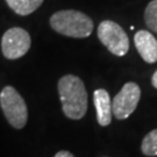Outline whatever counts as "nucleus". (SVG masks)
<instances>
[{
    "mask_svg": "<svg viewBox=\"0 0 157 157\" xmlns=\"http://www.w3.org/2000/svg\"><path fill=\"white\" fill-rule=\"evenodd\" d=\"M57 87L64 114L72 120L83 118L87 109V92L83 80L77 76L67 75L59 79Z\"/></svg>",
    "mask_w": 157,
    "mask_h": 157,
    "instance_id": "obj_1",
    "label": "nucleus"
},
{
    "mask_svg": "<svg viewBox=\"0 0 157 157\" xmlns=\"http://www.w3.org/2000/svg\"><path fill=\"white\" fill-rule=\"evenodd\" d=\"M50 26L57 33L75 39L89 37L94 27L86 14L73 10L56 12L50 17Z\"/></svg>",
    "mask_w": 157,
    "mask_h": 157,
    "instance_id": "obj_2",
    "label": "nucleus"
},
{
    "mask_svg": "<svg viewBox=\"0 0 157 157\" xmlns=\"http://www.w3.org/2000/svg\"><path fill=\"white\" fill-rule=\"evenodd\" d=\"M0 106L7 121L17 129L23 128L28 120L27 105L14 87L6 86L0 93Z\"/></svg>",
    "mask_w": 157,
    "mask_h": 157,
    "instance_id": "obj_3",
    "label": "nucleus"
},
{
    "mask_svg": "<svg viewBox=\"0 0 157 157\" xmlns=\"http://www.w3.org/2000/svg\"><path fill=\"white\" fill-rule=\"evenodd\" d=\"M98 37L113 55L124 56L129 50L127 34L117 22L105 20L98 27Z\"/></svg>",
    "mask_w": 157,
    "mask_h": 157,
    "instance_id": "obj_4",
    "label": "nucleus"
},
{
    "mask_svg": "<svg viewBox=\"0 0 157 157\" xmlns=\"http://www.w3.org/2000/svg\"><path fill=\"white\" fill-rule=\"evenodd\" d=\"M140 98V86L133 82L126 83L112 100L113 115L119 120L127 119L136 109Z\"/></svg>",
    "mask_w": 157,
    "mask_h": 157,
    "instance_id": "obj_5",
    "label": "nucleus"
},
{
    "mask_svg": "<svg viewBox=\"0 0 157 157\" xmlns=\"http://www.w3.org/2000/svg\"><path fill=\"white\" fill-rule=\"evenodd\" d=\"M30 44V35L25 29L14 27L4 34L1 39V51L6 58L17 59L28 52Z\"/></svg>",
    "mask_w": 157,
    "mask_h": 157,
    "instance_id": "obj_6",
    "label": "nucleus"
},
{
    "mask_svg": "<svg viewBox=\"0 0 157 157\" xmlns=\"http://www.w3.org/2000/svg\"><path fill=\"white\" fill-rule=\"evenodd\" d=\"M134 43L143 61L147 63L157 62V40L148 30H139L134 36Z\"/></svg>",
    "mask_w": 157,
    "mask_h": 157,
    "instance_id": "obj_7",
    "label": "nucleus"
},
{
    "mask_svg": "<svg viewBox=\"0 0 157 157\" xmlns=\"http://www.w3.org/2000/svg\"><path fill=\"white\" fill-rule=\"evenodd\" d=\"M95 111H97V120L101 126H108L112 121V100L108 92L104 89L94 91L93 94Z\"/></svg>",
    "mask_w": 157,
    "mask_h": 157,
    "instance_id": "obj_8",
    "label": "nucleus"
},
{
    "mask_svg": "<svg viewBox=\"0 0 157 157\" xmlns=\"http://www.w3.org/2000/svg\"><path fill=\"white\" fill-rule=\"evenodd\" d=\"M6 2L19 15H29L42 5L43 0H6Z\"/></svg>",
    "mask_w": 157,
    "mask_h": 157,
    "instance_id": "obj_9",
    "label": "nucleus"
},
{
    "mask_svg": "<svg viewBox=\"0 0 157 157\" xmlns=\"http://www.w3.org/2000/svg\"><path fill=\"white\" fill-rule=\"evenodd\" d=\"M141 149L147 156H157V129H154L144 136Z\"/></svg>",
    "mask_w": 157,
    "mask_h": 157,
    "instance_id": "obj_10",
    "label": "nucleus"
},
{
    "mask_svg": "<svg viewBox=\"0 0 157 157\" xmlns=\"http://www.w3.org/2000/svg\"><path fill=\"white\" fill-rule=\"evenodd\" d=\"M144 20L147 26L157 34V0L150 1L144 12Z\"/></svg>",
    "mask_w": 157,
    "mask_h": 157,
    "instance_id": "obj_11",
    "label": "nucleus"
},
{
    "mask_svg": "<svg viewBox=\"0 0 157 157\" xmlns=\"http://www.w3.org/2000/svg\"><path fill=\"white\" fill-rule=\"evenodd\" d=\"M55 157H75L71 154L70 151H65V150H61V151H58L55 155Z\"/></svg>",
    "mask_w": 157,
    "mask_h": 157,
    "instance_id": "obj_12",
    "label": "nucleus"
},
{
    "mask_svg": "<svg viewBox=\"0 0 157 157\" xmlns=\"http://www.w3.org/2000/svg\"><path fill=\"white\" fill-rule=\"evenodd\" d=\"M151 83H152V85H154V87H155V89H157V70L155 71V73L152 75Z\"/></svg>",
    "mask_w": 157,
    "mask_h": 157,
    "instance_id": "obj_13",
    "label": "nucleus"
}]
</instances>
